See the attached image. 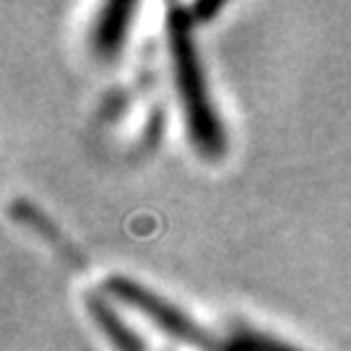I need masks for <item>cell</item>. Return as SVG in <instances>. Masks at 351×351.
Segmentation results:
<instances>
[{
    "mask_svg": "<svg viewBox=\"0 0 351 351\" xmlns=\"http://www.w3.org/2000/svg\"><path fill=\"white\" fill-rule=\"evenodd\" d=\"M167 32H169V55H172L177 97L182 104L188 136L201 156L219 159L226 151V133L208 94V84L193 39L190 13L180 5H172L167 19Z\"/></svg>",
    "mask_w": 351,
    "mask_h": 351,
    "instance_id": "cell-1",
    "label": "cell"
},
{
    "mask_svg": "<svg viewBox=\"0 0 351 351\" xmlns=\"http://www.w3.org/2000/svg\"><path fill=\"white\" fill-rule=\"evenodd\" d=\"M107 291L112 294L114 300L125 302L133 310H138L141 315H146L151 323L156 328H162L167 336L182 341V343H190V346H198V349L221 351V346L193 317H188L182 310H177L172 302H167L159 294H154L151 289L141 287V284L130 281V278L112 276L107 281Z\"/></svg>",
    "mask_w": 351,
    "mask_h": 351,
    "instance_id": "cell-2",
    "label": "cell"
},
{
    "mask_svg": "<svg viewBox=\"0 0 351 351\" xmlns=\"http://www.w3.org/2000/svg\"><path fill=\"white\" fill-rule=\"evenodd\" d=\"M138 11L136 3H107L101 5L91 26V50L101 60H112L125 47L133 16Z\"/></svg>",
    "mask_w": 351,
    "mask_h": 351,
    "instance_id": "cell-3",
    "label": "cell"
},
{
    "mask_svg": "<svg viewBox=\"0 0 351 351\" xmlns=\"http://www.w3.org/2000/svg\"><path fill=\"white\" fill-rule=\"evenodd\" d=\"M88 313L114 351H146V343L104 297H88Z\"/></svg>",
    "mask_w": 351,
    "mask_h": 351,
    "instance_id": "cell-4",
    "label": "cell"
},
{
    "mask_svg": "<svg viewBox=\"0 0 351 351\" xmlns=\"http://www.w3.org/2000/svg\"><path fill=\"white\" fill-rule=\"evenodd\" d=\"M221 351H302L287 341H278L274 336H263L261 330H239L226 341Z\"/></svg>",
    "mask_w": 351,
    "mask_h": 351,
    "instance_id": "cell-5",
    "label": "cell"
}]
</instances>
